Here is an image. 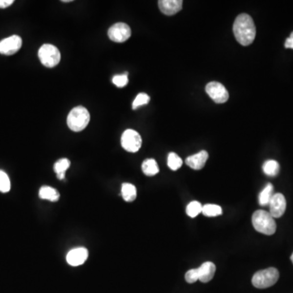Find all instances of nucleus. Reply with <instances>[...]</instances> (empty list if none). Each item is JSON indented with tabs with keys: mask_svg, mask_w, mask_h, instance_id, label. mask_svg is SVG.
I'll list each match as a JSON object with an SVG mask.
<instances>
[{
	"mask_svg": "<svg viewBox=\"0 0 293 293\" xmlns=\"http://www.w3.org/2000/svg\"><path fill=\"white\" fill-rule=\"evenodd\" d=\"M279 164L278 161L274 160H267L262 165V170L265 175L270 177L276 176L279 172Z\"/></svg>",
	"mask_w": 293,
	"mask_h": 293,
	"instance_id": "aec40b11",
	"label": "nucleus"
},
{
	"mask_svg": "<svg viewBox=\"0 0 293 293\" xmlns=\"http://www.w3.org/2000/svg\"><path fill=\"white\" fill-rule=\"evenodd\" d=\"M233 32L238 43L242 46L252 44L257 33L252 17L245 13L239 15L233 24Z\"/></svg>",
	"mask_w": 293,
	"mask_h": 293,
	"instance_id": "f257e3e1",
	"label": "nucleus"
},
{
	"mask_svg": "<svg viewBox=\"0 0 293 293\" xmlns=\"http://www.w3.org/2000/svg\"><path fill=\"white\" fill-rule=\"evenodd\" d=\"M22 45V39L18 35H12L0 42V53L11 56L17 53Z\"/></svg>",
	"mask_w": 293,
	"mask_h": 293,
	"instance_id": "1a4fd4ad",
	"label": "nucleus"
},
{
	"mask_svg": "<svg viewBox=\"0 0 293 293\" xmlns=\"http://www.w3.org/2000/svg\"><path fill=\"white\" fill-rule=\"evenodd\" d=\"M121 146L129 153H137L142 145V138L137 131L128 129L121 135Z\"/></svg>",
	"mask_w": 293,
	"mask_h": 293,
	"instance_id": "423d86ee",
	"label": "nucleus"
},
{
	"mask_svg": "<svg viewBox=\"0 0 293 293\" xmlns=\"http://www.w3.org/2000/svg\"><path fill=\"white\" fill-rule=\"evenodd\" d=\"M108 35L112 41L121 44L131 38V29L128 24L119 22L109 28Z\"/></svg>",
	"mask_w": 293,
	"mask_h": 293,
	"instance_id": "6e6552de",
	"label": "nucleus"
},
{
	"mask_svg": "<svg viewBox=\"0 0 293 293\" xmlns=\"http://www.w3.org/2000/svg\"><path fill=\"white\" fill-rule=\"evenodd\" d=\"M252 225L255 230L264 235H274L276 231V223L269 212L257 210L252 214Z\"/></svg>",
	"mask_w": 293,
	"mask_h": 293,
	"instance_id": "f03ea898",
	"label": "nucleus"
},
{
	"mask_svg": "<svg viewBox=\"0 0 293 293\" xmlns=\"http://www.w3.org/2000/svg\"><path fill=\"white\" fill-rule=\"evenodd\" d=\"M279 278L278 270L274 267H270L257 271L252 277V284L257 289H267L276 284Z\"/></svg>",
	"mask_w": 293,
	"mask_h": 293,
	"instance_id": "20e7f679",
	"label": "nucleus"
},
{
	"mask_svg": "<svg viewBox=\"0 0 293 293\" xmlns=\"http://www.w3.org/2000/svg\"><path fill=\"white\" fill-rule=\"evenodd\" d=\"M71 163L67 158H62L57 160L54 165V171L56 173V177L60 180H63L66 178V173L70 166Z\"/></svg>",
	"mask_w": 293,
	"mask_h": 293,
	"instance_id": "dca6fc26",
	"label": "nucleus"
},
{
	"mask_svg": "<svg viewBox=\"0 0 293 293\" xmlns=\"http://www.w3.org/2000/svg\"><path fill=\"white\" fill-rule=\"evenodd\" d=\"M11 189V182L6 173L0 170V192L6 193Z\"/></svg>",
	"mask_w": 293,
	"mask_h": 293,
	"instance_id": "b1692460",
	"label": "nucleus"
},
{
	"mask_svg": "<svg viewBox=\"0 0 293 293\" xmlns=\"http://www.w3.org/2000/svg\"><path fill=\"white\" fill-rule=\"evenodd\" d=\"M167 164L170 170L175 171V170L180 169L182 166V160L176 153H170L168 156Z\"/></svg>",
	"mask_w": 293,
	"mask_h": 293,
	"instance_id": "5701e85b",
	"label": "nucleus"
},
{
	"mask_svg": "<svg viewBox=\"0 0 293 293\" xmlns=\"http://www.w3.org/2000/svg\"><path fill=\"white\" fill-rule=\"evenodd\" d=\"M150 101V97L146 93H139L134 100L132 108L133 109H138V107L148 104Z\"/></svg>",
	"mask_w": 293,
	"mask_h": 293,
	"instance_id": "393cba45",
	"label": "nucleus"
},
{
	"mask_svg": "<svg viewBox=\"0 0 293 293\" xmlns=\"http://www.w3.org/2000/svg\"><path fill=\"white\" fill-rule=\"evenodd\" d=\"M274 196V187L271 183H268L259 195V203L262 206L269 205L272 197Z\"/></svg>",
	"mask_w": 293,
	"mask_h": 293,
	"instance_id": "6ab92c4d",
	"label": "nucleus"
},
{
	"mask_svg": "<svg viewBox=\"0 0 293 293\" xmlns=\"http://www.w3.org/2000/svg\"><path fill=\"white\" fill-rule=\"evenodd\" d=\"M39 196L43 200H46L51 202H56L60 199V193L58 191L56 188L49 186H43L39 189Z\"/></svg>",
	"mask_w": 293,
	"mask_h": 293,
	"instance_id": "2eb2a0df",
	"label": "nucleus"
},
{
	"mask_svg": "<svg viewBox=\"0 0 293 293\" xmlns=\"http://www.w3.org/2000/svg\"><path fill=\"white\" fill-rule=\"evenodd\" d=\"M14 2L13 0H0V8H6Z\"/></svg>",
	"mask_w": 293,
	"mask_h": 293,
	"instance_id": "cd10ccee",
	"label": "nucleus"
},
{
	"mask_svg": "<svg viewBox=\"0 0 293 293\" xmlns=\"http://www.w3.org/2000/svg\"><path fill=\"white\" fill-rule=\"evenodd\" d=\"M202 208H203V206L199 201H192L187 206L186 213L191 218H196V216H198L200 213H202Z\"/></svg>",
	"mask_w": 293,
	"mask_h": 293,
	"instance_id": "4be33fe9",
	"label": "nucleus"
},
{
	"mask_svg": "<svg viewBox=\"0 0 293 293\" xmlns=\"http://www.w3.org/2000/svg\"><path fill=\"white\" fill-rule=\"evenodd\" d=\"M270 212L274 218H281L286 210V199L281 193H275L270 202Z\"/></svg>",
	"mask_w": 293,
	"mask_h": 293,
	"instance_id": "9d476101",
	"label": "nucleus"
},
{
	"mask_svg": "<svg viewBox=\"0 0 293 293\" xmlns=\"http://www.w3.org/2000/svg\"><path fill=\"white\" fill-rule=\"evenodd\" d=\"M202 213L206 217H218L223 214V208L218 204L207 203L203 206Z\"/></svg>",
	"mask_w": 293,
	"mask_h": 293,
	"instance_id": "412c9836",
	"label": "nucleus"
},
{
	"mask_svg": "<svg viewBox=\"0 0 293 293\" xmlns=\"http://www.w3.org/2000/svg\"><path fill=\"white\" fill-rule=\"evenodd\" d=\"M291 261H292V262H293V254H292V256H291Z\"/></svg>",
	"mask_w": 293,
	"mask_h": 293,
	"instance_id": "c85d7f7f",
	"label": "nucleus"
},
{
	"mask_svg": "<svg viewBox=\"0 0 293 293\" xmlns=\"http://www.w3.org/2000/svg\"><path fill=\"white\" fill-rule=\"evenodd\" d=\"M121 196L126 202H132L137 197V189L131 183H123L121 186Z\"/></svg>",
	"mask_w": 293,
	"mask_h": 293,
	"instance_id": "f3484780",
	"label": "nucleus"
},
{
	"mask_svg": "<svg viewBox=\"0 0 293 293\" xmlns=\"http://www.w3.org/2000/svg\"><path fill=\"white\" fill-rule=\"evenodd\" d=\"M215 265L211 262H204L201 267L196 268V277L202 283L211 281L215 274Z\"/></svg>",
	"mask_w": 293,
	"mask_h": 293,
	"instance_id": "f8f14e48",
	"label": "nucleus"
},
{
	"mask_svg": "<svg viewBox=\"0 0 293 293\" xmlns=\"http://www.w3.org/2000/svg\"><path fill=\"white\" fill-rule=\"evenodd\" d=\"M128 76L127 73L125 74H120V75H115L113 78V83L117 88H124L128 84Z\"/></svg>",
	"mask_w": 293,
	"mask_h": 293,
	"instance_id": "a878e982",
	"label": "nucleus"
},
{
	"mask_svg": "<svg viewBox=\"0 0 293 293\" xmlns=\"http://www.w3.org/2000/svg\"><path fill=\"white\" fill-rule=\"evenodd\" d=\"M142 170L147 176H154L159 173V166L154 159H147L142 164Z\"/></svg>",
	"mask_w": 293,
	"mask_h": 293,
	"instance_id": "a211bd4d",
	"label": "nucleus"
},
{
	"mask_svg": "<svg viewBox=\"0 0 293 293\" xmlns=\"http://www.w3.org/2000/svg\"><path fill=\"white\" fill-rule=\"evenodd\" d=\"M88 250L86 248H75L70 250L66 256V261L71 267H78L84 264L88 260Z\"/></svg>",
	"mask_w": 293,
	"mask_h": 293,
	"instance_id": "9b49d317",
	"label": "nucleus"
},
{
	"mask_svg": "<svg viewBox=\"0 0 293 293\" xmlns=\"http://www.w3.org/2000/svg\"><path fill=\"white\" fill-rule=\"evenodd\" d=\"M284 46L286 48L293 49V32L290 34V37L286 39Z\"/></svg>",
	"mask_w": 293,
	"mask_h": 293,
	"instance_id": "bb28decb",
	"label": "nucleus"
},
{
	"mask_svg": "<svg viewBox=\"0 0 293 293\" xmlns=\"http://www.w3.org/2000/svg\"><path fill=\"white\" fill-rule=\"evenodd\" d=\"M208 158V153L206 151H201L200 153L188 157L186 159V164L193 170H200L205 165Z\"/></svg>",
	"mask_w": 293,
	"mask_h": 293,
	"instance_id": "4468645a",
	"label": "nucleus"
},
{
	"mask_svg": "<svg viewBox=\"0 0 293 293\" xmlns=\"http://www.w3.org/2000/svg\"><path fill=\"white\" fill-rule=\"evenodd\" d=\"M90 119V113L88 109L83 106L75 107L68 113L67 124L71 131L80 132L88 126Z\"/></svg>",
	"mask_w": 293,
	"mask_h": 293,
	"instance_id": "7ed1b4c3",
	"label": "nucleus"
},
{
	"mask_svg": "<svg viewBox=\"0 0 293 293\" xmlns=\"http://www.w3.org/2000/svg\"><path fill=\"white\" fill-rule=\"evenodd\" d=\"M39 58L44 66L54 68L61 61V52L54 45L44 44L39 49Z\"/></svg>",
	"mask_w": 293,
	"mask_h": 293,
	"instance_id": "39448f33",
	"label": "nucleus"
},
{
	"mask_svg": "<svg viewBox=\"0 0 293 293\" xmlns=\"http://www.w3.org/2000/svg\"><path fill=\"white\" fill-rule=\"evenodd\" d=\"M206 93L217 104H223L229 99V93L226 88L218 82H211L205 88Z\"/></svg>",
	"mask_w": 293,
	"mask_h": 293,
	"instance_id": "0eeeda50",
	"label": "nucleus"
},
{
	"mask_svg": "<svg viewBox=\"0 0 293 293\" xmlns=\"http://www.w3.org/2000/svg\"><path fill=\"white\" fill-rule=\"evenodd\" d=\"M158 5L160 12L166 16H173L182 9V1L181 0H160Z\"/></svg>",
	"mask_w": 293,
	"mask_h": 293,
	"instance_id": "ddd939ff",
	"label": "nucleus"
}]
</instances>
